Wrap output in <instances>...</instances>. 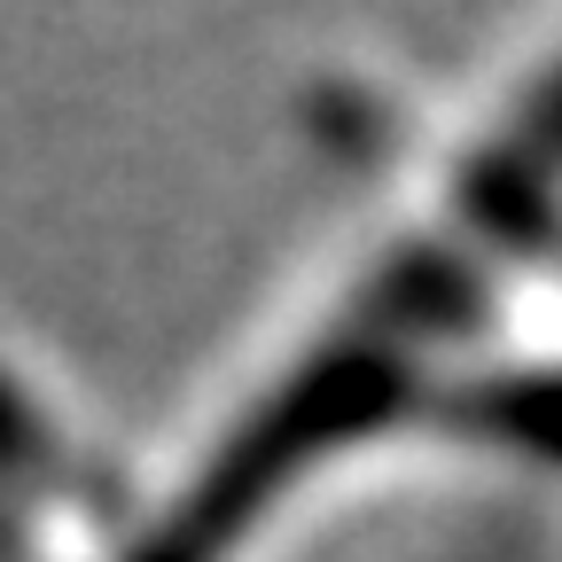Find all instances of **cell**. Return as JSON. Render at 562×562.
Listing matches in <instances>:
<instances>
[{
    "mask_svg": "<svg viewBox=\"0 0 562 562\" xmlns=\"http://www.w3.org/2000/svg\"><path fill=\"white\" fill-rule=\"evenodd\" d=\"M554 211H562V47L539 79H524L508 117L453 172L446 211L422 220L297 351V375L344 422L383 430L422 383V360L476 321L492 281L531 250V235Z\"/></svg>",
    "mask_w": 562,
    "mask_h": 562,
    "instance_id": "6da1fadb",
    "label": "cell"
}]
</instances>
